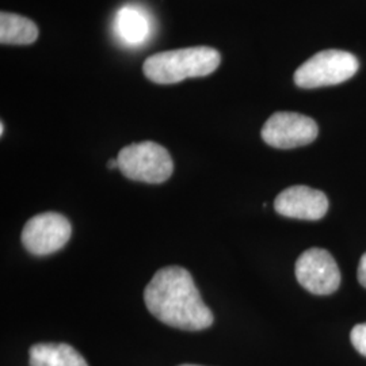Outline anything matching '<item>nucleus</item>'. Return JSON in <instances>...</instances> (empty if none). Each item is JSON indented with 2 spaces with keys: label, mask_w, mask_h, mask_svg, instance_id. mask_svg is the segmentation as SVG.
<instances>
[{
  "label": "nucleus",
  "mask_w": 366,
  "mask_h": 366,
  "mask_svg": "<svg viewBox=\"0 0 366 366\" xmlns=\"http://www.w3.org/2000/svg\"><path fill=\"white\" fill-rule=\"evenodd\" d=\"M358 60L345 51H322L295 72V83L301 89H319L340 84L353 78L358 71Z\"/></svg>",
  "instance_id": "nucleus-4"
},
{
  "label": "nucleus",
  "mask_w": 366,
  "mask_h": 366,
  "mask_svg": "<svg viewBox=\"0 0 366 366\" xmlns=\"http://www.w3.org/2000/svg\"><path fill=\"white\" fill-rule=\"evenodd\" d=\"M350 340L353 343L354 349L362 355L366 357V323L362 325H357L352 330L350 334Z\"/></svg>",
  "instance_id": "nucleus-12"
},
{
  "label": "nucleus",
  "mask_w": 366,
  "mask_h": 366,
  "mask_svg": "<svg viewBox=\"0 0 366 366\" xmlns=\"http://www.w3.org/2000/svg\"><path fill=\"white\" fill-rule=\"evenodd\" d=\"M358 281L364 288H366V252L362 255L358 264Z\"/></svg>",
  "instance_id": "nucleus-13"
},
{
  "label": "nucleus",
  "mask_w": 366,
  "mask_h": 366,
  "mask_svg": "<svg viewBox=\"0 0 366 366\" xmlns=\"http://www.w3.org/2000/svg\"><path fill=\"white\" fill-rule=\"evenodd\" d=\"M179 366H199V365H179Z\"/></svg>",
  "instance_id": "nucleus-16"
},
{
  "label": "nucleus",
  "mask_w": 366,
  "mask_h": 366,
  "mask_svg": "<svg viewBox=\"0 0 366 366\" xmlns=\"http://www.w3.org/2000/svg\"><path fill=\"white\" fill-rule=\"evenodd\" d=\"M296 278L308 292L326 296L340 288V270L327 249H310L296 262Z\"/></svg>",
  "instance_id": "nucleus-7"
},
{
  "label": "nucleus",
  "mask_w": 366,
  "mask_h": 366,
  "mask_svg": "<svg viewBox=\"0 0 366 366\" xmlns=\"http://www.w3.org/2000/svg\"><path fill=\"white\" fill-rule=\"evenodd\" d=\"M39 27L26 16L0 14V42L3 45H30L39 39Z\"/></svg>",
  "instance_id": "nucleus-11"
},
{
  "label": "nucleus",
  "mask_w": 366,
  "mask_h": 366,
  "mask_svg": "<svg viewBox=\"0 0 366 366\" xmlns=\"http://www.w3.org/2000/svg\"><path fill=\"white\" fill-rule=\"evenodd\" d=\"M262 139L278 149H292L314 143L319 134L317 124L311 117L293 112H278L262 128Z\"/></svg>",
  "instance_id": "nucleus-6"
},
{
  "label": "nucleus",
  "mask_w": 366,
  "mask_h": 366,
  "mask_svg": "<svg viewBox=\"0 0 366 366\" xmlns=\"http://www.w3.org/2000/svg\"><path fill=\"white\" fill-rule=\"evenodd\" d=\"M222 56L210 46H193L157 53L145 60V78L157 84H175L184 79L204 78L213 74Z\"/></svg>",
  "instance_id": "nucleus-2"
},
{
  "label": "nucleus",
  "mask_w": 366,
  "mask_h": 366,
  "mask_svg": "<svg viewBox=\"0 0 366 366\" xmlns=\"http://www.w3.org/2000/svg\"><path fill=\"white\" fill-rule=\"evenodd\" d=\"M0 134H1V136L4 134V124H3V122L0 124Z\"/></svg>",
  "instance_id": "nucleus-15"
},
{
  "label": "nucleus",
  "mask_w": 366,
  "mask_h": 366,
  "mask_svg": "<svg viewBox=\"0 0 366 366\" xmlns=\"http://www.w3.org/2000/svg\"><path fill=\"white\" fill-rule=\"evenodd\" d=\"M107 169H118L117 159H110L107 162Z\"/></svg>",
  "instance_id": "nucleus-14"
},
{
  "label": "nucleus",
  "mask_w": 366,
  "mask_h": 366,
  "mask_svg": "<svg viewBox=\"0 0 366 366\" xmlns=\"http://www.w3.org/2000/svg\"><path fill=\"white\" fill-rule=\"evenodd\" d=\"M72 235L71 222L57 212L31 217L22 229V244L33 255H49L63 249Z\"/></svg>",
  "instance_id": "nucleus-5"
},
{
  "label": "nucleus",
  "mask_w": 366,
  "mask_h": 366,
  "mask_svg": "<svg viewBox=\"0 0 366 366\" xmlns=\"http://www.w3.org/2000/svg\"><path fill=\"white\" fill-rule=\"evenodd\" d=\"M30 366H89L78 350L66 343H37L29 350Z\"/></svg>",
  "instance_id": "nucleus-10"
},
{
  "label": "nucleus",
  "mask_w": 366,
  "mask_h": 366,
  "mask_svg": "<svg viewBox=\"0 0 366 366\" xmlns=\"http://www.w3.org/2000/svg\"><path fill=\"white\" fill-rule=\"evenodd\" d=\"M118 170L136 182L159 183L170 179L174 162L163 145L142 142L124 147L117 157Z\"/></svg>",
  "instance_id": "nucleus-3"
},
{
  "label": "nucleus",
  "mask_w": 366,
  "mask_h": 366,
  "mask_svg": "<svg viewBox=\"0 0 366 366\" xmlns=\"http://www.w3.org/2000/svg\"><path fill=\"white\" fill-rule=\"evenodd\" d=\"M114 34L127 46H140L152 33V21L148 13L136 4H128L118 10L113 22Z\"/></svg>",
  "instance_id": "nucleus-9"
},
{
  "label": "nucleus",
  "mask_w": 366,
  "mask_h": 366,
  "mask_svg": "<svg viewBox=\"0 0 366 366\" xmlns=\"http://www.w3.org/2000/svg\"><path fill=\"white\" fill-rule=\"evenodd\" d=\"M148 311L170 327L199 331L214 322L192 274L181 266L157 270L144 290Z\"/></svg>",
  "instance_id": "nucleus-1"
},
{
  "label": "nucleus",
  "mask_w": 366,
  "mask_h": 366,
  "mask_svg": "<svg viewBox=\"0 0 366 366\" xmlns=\"http://www.w3.org/2000/svg\"><path fill=\"white\" fill-rule=\"evenodd\" d=\"M278 214L299 220H320L326 216L328 199L320 190L297 184L281 192L274 201Z\"/></svg>",
  "instance_id": "nucleus-8"
}]
</instances>
